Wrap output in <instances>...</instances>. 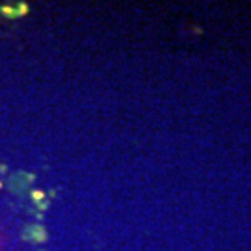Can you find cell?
I'll return each mask as SVG.
<instances>
[{
	"label": "cell",
	"instance_id": "cell-2",
	"mask_svg": "<svg viewBox=\"0 0 251 251\" xmlns=\"http://www.w3.org/2000/svg\"><path fill=\"white\" fill-rule=\"evenodd\" d=\"M0 13H2L4 17H8V19H15V17H17V11H15V8H13V6H9V4H4V6H0Z\"/></svg>",
	"mask_w": 251,
	"mask_h": 251
},
{
	"label": "cell",
	"instance_id": "cell-5",
	"mask_svg": "<svg viewBox=\"0 0 251 251\" xmlns=\"http://www.w3.org/2000/svg\"><path fill=\"white\" fill-rule=\"evenodd\" d=\"M0 190H2V180H0Z\"/></svg>",
	"mask_w": 251,
	"mask_h": 251
},
{
	"label": "cell",
	"instance_id": "cell-4",
	"mask_svg": "<svg viewBox=\"0 0 251 251\" xmlns=\"http://www.w3.org/2000/svg\"><path fill=\"white\" fill-rule=\"evenodd\" d=\"M15 11H17V17H25V15H28V11H30V8H28V4H25V2H21L17 8H15Z\"/></svg>",
	"mask_w": 251,
	"mask_h": 251
},
{
	"label": "cell",
	"instance_id": "cell-3",
	"mask_svg": "<svg viewBox=\"0 0 251 251\" xmlns=\"http://www.w3.org/2000/svg\"><path fill=\"white\" fill-rule=\"evenodd\" d=\"M30 198L34 199V203H37V205H39V203H41V201H45V192H43V190H32V192H30Z\"/></svg>",
	"mask_w": 251,
	"mask_h": 251
},
{
	"label": "cell",
	"instance_id": "cell-1",
	"mask_svg": "<svg viewBox=\"0 0 251 251\" xmlns=\"http://www.w3.org/2000/svg\"><path fill=\"white\" fill-rule=\"evenodd\" d=\"M28 231H30V238H32L36 244H45L47 238H49L47 229L43 227V225H32Z\"/></svg>",
	"mask_w": 251,
	"mask_h": 251
}]
</instances>
